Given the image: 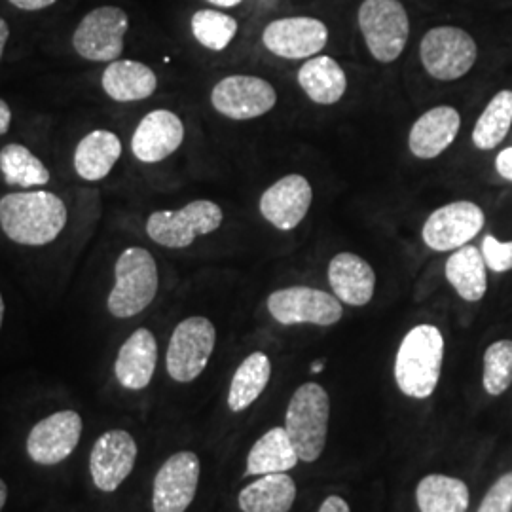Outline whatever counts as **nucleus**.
<instances>
[{"label":"nucleus","mask_w":512,"mask_h":512,"mask_svg":"<svg viewBox=\"0 0 512 512\" xmlns=\"http://www.w3.org/2000/svg\"><path fill=\"white\" fill-rule=\"evenodd\" d=\"M211 103L226 118L253 120L274 109L277 93L264 78L234 74L222 78L213 88Z\"/></svg>","instance_id":"f8f14e48"},{"label":"nucleus","mask_w":512,"mask_h":512,"mask_svg":"<svg viewBox=\"0 0 512 512\" xmlns=\"http://www.w3.org/2000/svg\"><path fill=\"white\" fill-rule=\"evenodd\" d=\"M416 501L421 512H467L469 488L459 478L427 475L418 484Z\"/></svg>","instance_id":"c85d7f7f"},{"label":"nucleus","mask_w":512,"mask_h":512,"mask_svg":"<svg viewBox=\"0 0 512 512\" xmlns=\"http://www.w3.org/2000/svg\"><path fill=\"white\" fill-rule=\"evenodd\" d=\"M329 418V393L323 385L308 382L294 391L285 414V431L302 461L313 463L321 458L329 437Z\"/></svg>","instance_id":"7ed1b4c3"},{"label":"nucleus","mask_w":512,"mask_h":512,"mask_svg":"<svg viewBox=\"0 0 512 512\" xmlns=\"http://www.w3.org/2000/svg\"><path fill=\"white\" fill-rule=\"evenodd\" d=\"M357 19L376 61L393 63L401 57L410 37V19L399 0H365Z\"/></svg>","instance_id":"39448f33"},{"label":"nucleus","mask_w":512,"mask_h":512,"mask_svg":"<svg viewBox=\"0 0 512 512\" xmlns=\"http://www.w3.org/2000/svg\"><path fill=\"white\" fill-rule=\"evenodd\" d=\"M329 283L340 302L361 308L374 296L376 274L365 258L353 253H340L330 260Z\"/></svg>","instance_id":"412c9836"},{"label":"nucleus","mask_w":512,"mask_h":512,"mask_svg":"<svg viewBox=\"0 0 512 512\" xmlns=\"http://www.w3.org/2000/svg\"><path fill=\"white\" fill-rule=\"evenodd\" d=\"M207 2L220 6V8H234V6H238L241 0H207Z\"/></svg>","instance_id":"79ce46f5"},{"label":"nucleus","mask_w":512,"mask_h":512,"mask_svg":"<svg viewBox=\"0 0 512 512\" xmlns=\"http://www.w3.org/2000/svg\"><path fill=\"white\" fill-rule=\"evenodd\" d=\"M128 14L118 6L95 8L80 21L73 37L76 54L88 61L112 63L124 52Z\"/></svg>","instance_id":"1a4fd4ad"},{"label":"nucleus","mask_w":512,"mask_h":512,"mask_svg":"<svg viewBox=\"0 0 512 512\" xmlns=\"http://www.w3.org/2000/svg\"><path fill=\"white\" fill-rule=\"evenodd\" d=\"M461 116L454 107H435L421 114L418 122L410 129L408 147L420 160H433L456 141Z\"/></svg>","instance_id":"6ab92c4d"},{"label":"nucleus","mask_w":512,"mask_h":512,"mask_svg":"<svg viewBox=\"0 0 512 512\" xmlns=\"http://www.w3.org/2000/svg\"><path fill=\"white\" fill-rule=\"evenodd\" d=\"M272 378V363L266 353L255 351L238 366L230 391H228V408L232 412L247 410L256 399L264 393Z\"/></svg>","instance_id":"cd10ccee"},{"label":"nucleus","mask_w":512,"mask_h":512,"mask_svg":"<svg viewBox=\"0 0 512 512\" xmlns=\"http://www.w3.org/2000/svg\"><path fill=\"white\" fill-rule=\"evenodd\" d=\"M482 256L486 266L495 274H505L512 270V241L501 243L494 236H486L482 241Z\"/></svg>","instance_id":"72a5a7b5"},{"label":"nucleus","mask_w":512,"mask_h":512,"mask_svg":"<svg viewBox=\"0 0 512 512\" xmlns=\"http://www.w3.org/2000/svg\"><path fill=\"white\" fill-rule=\"evenodd\" d=\"M495 169L497 173L512 183V147L505 148L495 158Z\"/></svg>","instance_id":"c9c22d12"},{"label":"nucleus","mask_w":512,"mask_h":512,"mask_svg":"<svg viewBox=\"0 0 512 512\" xmlns=\"http://www.w3.org/2000/svg\"><path fill=\"white\" fill-rule=\"evenodd\" d=\"M313 190L306 177L287 175L272 184L260 198V213L277 230L291 232L310 211Z\"/></svg>","instance_id":"f3484780"},{"label":"nucleus","mask_w":512,"mask_h":512,"mask_svg":"<svg viewBox=\"0 0 512 512\" xmlns=\"http://www.w3.org/2000/svg\"><path fill=\"white\" fill-rule=\"evenodd\" d=\"M478 512H512V473L501 476L488 490Z\"/></svg>","instance_id":"f704fd0d"},{"label":"nucleus","mask_w":512,"mask_h":512,"mask_svg":"<svg viewBox=\"0 0 512 512\" xmlns=\"http://www.w3.org/2000/svg\"><path fill=\"white\" fill-rule=\"evenodd\" d=\"M444 361V338L433 325H418L401 342L395 357V382L406 397L427 399L435 393Z\"/></svg>","instance_id":"f03ea898"},{"label":"nucleus","mask_w":512,"mask_h":512,"mask_svg":"<svg viewBox=\"0 0 512 512\" xmlns=\"http://www.w3.org/2000/svg\"><path fill=\"white\" fill-rule=\"evenodd\" d=\"M298 454L285 427H274L256 440L247 458V476L287 473L296 467Z\"/></svg>","instance_id":"a878e982"},{"label":"nucleus","mask_w":512,"mask_h":512,"mask_svg":"<svg viewBox=\"0 0 512 512\" xmlns=\"http://www.w3.org/2000/svg\"><path fill=\"white\" fill-rule=\"evenodd\" d=\"M67 207L46 190L6 194L0 200V226L19 245L40 247L52 243L67 226Z\"/></svg>","instance_id":"f257e3e1"},{"label":"nucleus","mask_w":512,"mask_h":512,"mask_svg":"<svg viewBox=\"0 0 512 512\" xmlns=\"http://www.w3.org/2000/svg\"><path fill=\"white\" fill-rule=\"evenodd\" d=\"M202 465L194 452H177L165 461L156 473L152 488V509L154 512H186L192 505Z\"/></svg>","instance_id":"ddd939ff"},{"label":"nucleus","mask_w":512,"mask_h":512,"mask_svg":"<svg viewBox=\"0 0 512 512\" xmlns=\"http://www.w3.org/2000/svg\"><path fill=\"white\" fill-rule=\"evenodd\" d=\"M57 0H10V4H14L19 10H27V12H37L44 10L48 6H52Z\"/></svg>","instance_id":"4c0bfd02"},{"label":"nucleus","mask_w":512,"mask_h":512,"mask_svg":"<svg viewBox=\"0 0 512 512\" xmlns=\"http://www.w3.org/2000/svg\"><path fill=\"white\" fill-rule=\"evenodd\" d=\"M184 126L171 110H152L131 137V150L143 164H158L183 145Z\"/></svg>","instance_id":"a211bd4d"},{"label":"nucleus","mask_w":512,"mask_h":512,"mask_svg":"<svg viewBox=\"0 0 512 512\" xmlns=\"http://www.w3.org/2000/svg\"><path fill=\"white\" fill-rule=\"evenodd\" d=\"M192 33L203 48L222 52L238 33V21L217 10H200L192 18Z\"/></svg>","instance_id":"2f4dec72"},{"label":"nucleus","mask_w":512,"mask_h":512,"mask_svg":"<svg viewBox=\"0 0 512 512\" xmlns=\"http://www.w3.org/2000/svg\"><path fill=\"white\" fill-rule=\"evenodd\" d=\"M217 344V330L207 317H188L181 321L169 340L165 366L179 384H190L202 376Z\"/></svg>","instance_id":"423d86ee"},{"label":"nucleus","mask_w":512,"mask_h":512,"mask_svg":"<svg viewBox=\"0 0 512 512\" xmlns=\"http://www.w3.org/2000/svg\"><path fill=\"white\" fill-rule=\"evenodd\" d=\"M158 365V342L148 329H137L118 351L114 374L122 387L141 391L152 382Z\"/></svg>","instance_id":"aec40b11"},{"label":"nucleus","mask_w":512,"mask_h":512,"mask_svg":"<svg viewBox=\"0 0 512 512\" xmlns=\"http://www.w3.org/2000/svg\"><path fill=\"white\" fill-rule=\"evenodd\" d=\"M268 311L281 325H336L344 310L342 302L334 294L311 289V287H289L279 289L268 298Z\"/></svg>","instance_id":"9d476101"},{"label":"nucleus","mask_w":512,"mask_h":512,"mask_svg":"<svg viewBox=\"0 0 512 512\" xmlns=\"http://www.w3.org/2000/svg\"><path fill=\"white\" fill-rule=\"evenodd\" d=\"M296 499V482L287 473L260 476L239 492L243 512H289Z\"/></svg>","instance_id":"393cba45"},{"label":"nucleus","mask_w":512,"mask_h":512,"mask_svg":"<svg viewBox=\"0 0 512 512\" xmlns=\"http://www.w3.org/2000/svg\"><path fill=\"white\" fill-rule=\"evenodd\" d=\"M512 126V92L495 93L488 107L480 114L473 129V145L480 150H494L509 135Z\"/></svg>","instance_id":"7c9ffc66"},{"label":"nucleus","mask_w":512,"mask_h":512,"mask_svg":"<svg viewBox=\"0 0 512 512\" xmlns=\"http://www.w3.org/2000/svg\"><path fill=\"white\" fill-rule=\"evenodd\" d=\"M6 501H8V484L0 478V512L4 509Z\"/></svg>","instance_id":"a19ab883"},{"label":"nucleus","mask_w":512,"mask_h":512,"mask_svg":"<svg viewBox=\"0 0 512 512\" xmlns=\"http://www.w3.org/2000/svg\"><path fill=\"white\" fill-rule=\"evenodd\" d=\"M476 55L475 38L459 27H435L421 38V63L427 73L442 82L463 78L475 67Z\"/></svg>","instance_id":"6e6552de"},{"label":"nucleus","mask_w":512,"mask_h":512,"mask_svg":"<svg viewBox=\"0 0 512 512\" xmlns=\"http://www.w3.org/2000/svg\"><path fill=\"white\" fill-rule=\"evenodd\" d=\"M484 222L486 215L476 203H448L425 220L421 236L425 245L437 253L458 251L482 232Z\"/></svg>","instance_id":"9b49d317"},{"label":"nucleus","mask_w":512,"mask_h":512,"mask_svg":"<svg viewBox=\"0 0 512 512\" xmlns=\"http://www.w3.org/2000/svg\"><path fill=\"white\" fill-rule=\"evenodd\" d=\"M0 171L4 183L19 188L46 186L50 183L48 167L29 148L12 143L0 150Z\"/></svg>","instance_id":"c756f323"},{"label":"nucleus","mask_w":512,"mask_h":512,"mask_svg":"<svg viewBox=\"0 0 512 512\" xmlns=\"http://www.w3.org/2000/svg\"><path fill=\"white\" fill-rule=\"evenodd\" d=\"M482 384L492 397L503 395L511 387L512 340H499L486 349Z\"/></svg>","instance_id":"473e14b6"},{"label":"nucleus","mask_w":512,"mask_h":512,"mask_svg":"<svg viewBox=\"0 0 512 512\" xmlns=\"http://www.w3.org/2000/svg\"><path fill=\"white\" fill-rule=\"evenodd\" d=\"M103 90L118 103L148 99L158 88V78L145 63L116 59L101 76Z\"/></svg>","instance_id":"5701e85b"},{"label":"nucleus","mask_w":512,"mask_h":512,"mask_svg":"<svg viewBox=\"0 0 512 512\" xmlns=\"http://www.w3.org/2000/svg\"><path fill=\"white\" fill-rule=\"evenodd\" d=\"M222 209L215 202L196 200L179 211H156L147 220L148 238L167 249H184L198 236L219 230Z\"/></svg>","instance_id":"0eeeda50"},{"label":"nucleus","mask_w":512,"mask_h":512,"mask_svg":"<svg viewBox=\"0 0 512 512\" xmlns=\"http://www.w3.org/2000/svg\"><path fill=\"white\" fill-rule=\"evenodd\" d=\"M298 84L317 105H334L348 90L344 69L329 55H313L298 71Z\"/></svg>","instance_id":"b1692460"},{"label":"nucleus","mask_w":512,"mask_h":512,"mask_svg":"<svg viewBox=\"0 0 512 512\" xmlns=\"http://www.w3.org/2000/svg\"><path fill=\"white\" fill-rule=\"evenodd\" d=\"M137 454V442L124 429H112L95 440L90 454V473L97 490L107 494L116 492L131 475Z\"/></svg>","instance_id":"2eb2a0df"},{"label":"nucleus","mask_w":512,"mask_h":512,"mask_svg":"<svg viewBox=\"0 0 512 512\" xmlns=\"http://www.w3.org/2000/svg\"><path fill=\"white\" fill-rule=\"evenodd\" d=\"M84 421L74 410L54 412L38 421L27 437V454L37 465L54 467L69 458L82 437Z\"/></svg>","instance_id":"4468645a"},{"label":"nucleus","mask_w":512,"mask_h":512,"mask_svg":"<svg viewBox=\"0 0 512 512\" xmlns=\"http://www.w3.org/2000/svg\"><path fill=\"white\" fill-rule=\"evenodd\" d=\"M8 37H10L8 23L0 18V59H2V54H4V46H6V42H8Z\"/></svg>","instance_id":"ea45409f"},{"label":"nucleus","mask_w":512,"mask_h":512,"mask_svg":"<svg viewBox=\"0 0 512 512\" xmlns=\"http://www.w3.org/2000/svg\"><path fill=\"white\" fill-rule=\"evenodd\" d=\"M323 368H325V363H315V365L311 366L313 372H319V370H323Z\"/></svg>","instance_id":"c03bdc74"},{"label":"nucleus","mask_w":512,"mask_h":512,"mask_svg":"<svg viewBox=\"0 0 512 512\" xmlns=\"http://www.w3.org/2000/svg\"><path fill=\"white\" fill-rule=\"evenodd\" d=\"M122 156V143L116 133L95 129L74 150V171L84 181H103Z\"/></svg>","instance_id":"4be33fe9"},{"label":"nucleus","mask_w":512,"mask_h":512,"mask_svg":"<svg viewBox=\"0 0 512 512\" xmlns=\"http://www.w3.org/2000/svg\"><path fill=\"white\" fill-rule=\"evenodd\" d=\"M158 266L143 247H129L114 266V287L107 308L116 319H129L147 310L158 294Z\"/></svg>","instance_id":"20e7f679"},{"label":"nucleus","mask_w":512,"mask_h":512,"mask_svg":"<svg viewBox=\"0 0 512 512\" xmlns=\"http://www.w3.org/2000/svg\"><path fill=\"white\" fill-rule=\"evenodd\" d=\"M329 40V29L321 19H275L262 35L268 52L283 59H308L319 54Z\"/></svg>","instance_id":"dca6fc26"},{"label":"nucleus","mask_w":512,"mask_h":512,"mask_svg":"<svg viewBox=\"0 0 512 512\" xmlns=\"http://www.w3.org/2000/svg\"><path fill=\"white\" fill-rule=\"evenodd\" d=\"M4 298H2V294H0V329H2V321H4Z\"/></svg>","instance_id":"37998d69"},{"label":"nucleus","mask_w":512,"mask_h":512,"mask_svg":"<svg viewBox=\"0 0 512 512\" xmlns=\"http://www.w3.org/2000/svg\"><path fill=\"white\" fill-rule=\"evenodd\" d=\"M10 124H12V110H10L6 101L0 99V135L8 133Z\"/></svg>","instance_id":"58836bf2"},{"label":"nucleus","mask_w":512,"mask_h":512,"mask_svg":"<svg viewBox=\"0 0 512 512\" xmlns=\"http://www.w3.org/2000/svg\"><path fill=\"white\" fill-rule=\"evenodd\" d=\"M319 512H351L349 511L348 501L346 499H342V497H338V495H330L327 497L325 501H323V505H321V509Z\"/></svg>","instance_id":"e433bc0d"},{"label":"nucleus","mask_w":512,"mask_h":512,"mask_svg":"<svg viewBox=\"0 0 512 512\" xmlns=\"http://www.w3.org/2000/svg\"><path fill=\"white\" fill-rule=\"evenodd\" d=\"M482 251L473 245L458 249L446 262V279L467 302H478L488 291V275Z\"/></svg>","instance_id":"bb28decb"}]
</instances>
